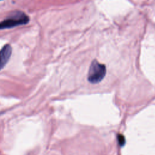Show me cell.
<instances>
[{
  "mask_svg": "<svg viewBox=\"0 0 155 155\" xmlns=\"http://www.w3.org/2000/svg\"><path fill=\"white\" fill-rule=\"evenodd\" d=\"M107 70L105 65L95 60L90 66L87 74V79L91 84L98 83L104 79Z\"/></svg>",
  "mask_w": 155,
  "mask_h": 155,
  "instance_id": "obj_1",
  "label": "cell"
},
{
  "mask_svg": "<svg viewBox=\"0 0 155 155\" xmlns=\"http://www.w3.org/2000/svg\"><path fill=\"white\" fill-rule=\"evenodd\" d=\"M29 21V18L24 14H18L9 18L0 23V30L13 28L18 26L26 24Z\"/></svg>",
  "mask_w": 155,
  "mask_h": 155,
  "instance_id": "obj_2",
  "label": "cell"
},
{
  "mask_svg": "<svg viewBox=\"0 0 155 155\" xmlns=\"http://www.w3.org/2000/svg\"><path fill=\"white\" fill-rule=\"evenodd\" d=\"M12 54V48L10 44L5 45L0 50V70L8 63Z\"/></svg>",
  "mask_w": 155,
  "mask_h": 155,
  "instance_id": "obj_3",
  "label": "cell"
},
{
  "mask_svg": "<svg viewBox=\"0 0 155 155\" xmlns=\"http://www.w3.org/2000/svg\"><path fill=\"white\" fill-rule=\"evenodd\" d=\"M119 139L120 140L121 146H122L123 144H124V137L119 136Z\"/></svg>",
  "mask_w": 155,
  "mask_h": 155,
  "instance_id": "obj_4",
  "label": "cell"
}]
</instances>
